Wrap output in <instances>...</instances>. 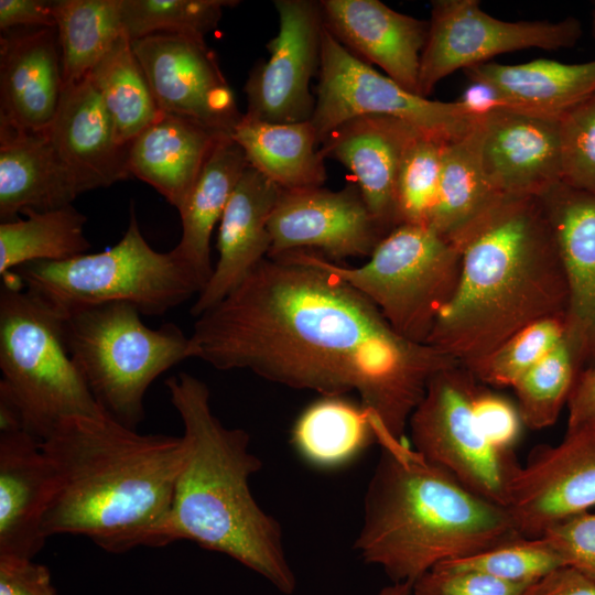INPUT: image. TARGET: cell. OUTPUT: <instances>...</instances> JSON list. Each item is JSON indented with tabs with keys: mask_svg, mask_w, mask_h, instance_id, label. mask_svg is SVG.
Instances as JSON below:
<instances>
[{
	"mask_svg": "<svg viewBox=\"0 0 595 595\" xmlns=\"http://www.w3.org/2000/svg\"><path fill=\"white\" fill-rule=\"evenodd\" d=\"M227 133L163 113L129 143L128 172L154 187L178 209L212 150Z\"/></svg>",
	"mask_w": 595,
	"mask_h": 595,
	"instance_id": "26",
	"label": "cell"
},
{
	"mask_svg": "<svg viewBox=\"0 0 595 595\" xmlns=\"http://www.w3.org/2000/svg\"><path fill=\"white\" fill-rule=\"evenodd\" d=\"M123 33L131 41L174 33L199 39L218 25L224 8L234 0H118Z\"/></svg>",
	"mask_w": 595,
	"mask_h": 595,
	"instance_id": "36",
	"label": "cell"
},
{
	"mask_svg": "<svg viewBox=\"0 0 595 595\" xmlns=\"http://www.w3.org/2000/svg\"><path fill=\"white\" fill-rule=\"evenodd\" d=\"M464 73L470 82L494 86L509 110L554 119L595 93V60L577 64L543 58L516 65L486 62Z\"/></svg>",
	"mask_w": 595,
	"mask_h": 595,
	"instance_id": "27",
	"label": "cell"
},
{
	"mask_svg": "<svg viewBox=\"0 0 595 595\" xmlns=\"http://www.w3.org/2000/svg\"><path fill=\"white\" fill-rule=\"evenodd\" d=\"M365 115L400 119L444 142L465 136L480 120L458 100H431L407 90L349 52L324 26L310 119L318 145L340 123Z\"/></svg>",
	"mask_w": 595,
	"mask_h": 595,
	"instance_id": "10",
	"label": "cell"
},
{
	"mask_svg": "<svg viewBox=\"0 0 595 595\" xmlns=\"http://www.w3.org/2000/svg\"><path fill=\"white\" fill-rule=\"evenodd\" d=\"M412 583H393L383 587L378 595H410L412 593Z\"/></svg>",
	"mask_w": 595,
	"mask_h": 595,
	"instance_id": "49",
	"label": "cell"
},
{
	"mask_svg": "<svg viewBox=\"0 0 595 595\" xmlns=\"http://www.w3.org/2000/svg\"><path fill=\"white\" fill-rule=\"evenodd\" d=\"M476 424L486 440L502 452H512L523 425L517 404L480 383L474 400Z\"/></svg>",
	"mask_w": 595,
	"mask_h": 595,
	"instance_id": "43",
	"label": "cell"
},
{
	"mask_svg": "<svg viewBox=\"0 0 595 595\" xmlns=\"http://www.w3.org/2000/svg\"><path fill=\"white\" fill-rule=\"evenodd\" d=\"M416 131L397 118L365 115L340 123L320 147L324 159H334L351 172L368 209L387 234L399 226L398 173Z\"/></svg>",
	"mask_w": 595,
	"mask_h": 595,
	"instance_id": "21",
	"label": "cell"
},
{
	"mask_svg": "<svg viewBox=\"0 0 595 595\" xmlns=\"http://www.w3.org/2000/svg\"><path fill=\"white\" fill-rule=\"evenodd\" d=\"M564 316L534 322L468 368L487 387L513 385L564 338Z\"/></svg>",
	"mask_w": 595,
	"mask_h": 595,
	"instance_id": "38",
	"label": "cell"
},
{
	"mask_svg": "<svg viewBox=\"0 0 595 595\" xmlns=\"http://www.w3.org/2000/svg\"><path fill=\"white\" fill-rule=\"evenodd\" d=\"M41 445L55 484L46 539L83 536L113 554L159 547L186 456L183 435L142 434L101 411L63 420Z\"/></svg>",
	"mask_w": 595,
	"mask_h": 595,
	"instance_id": "2",
	"label": "cell"
},
{
	"mask_svg": "<svg viewBox=\"0 0 595 595\" xmlns=\"http://www.w3.org/2000/svg\"><path fill=\"white\" fill-rule=\"evenodd\" d=\"M457 100L478 118L494 111L509 110L502 95L494 86L484 82H470Z\"/></svg>",
	"mask_w": 595,
	"mask_h": 595,
	"instance_id": "48",
	"label": "cell"
},
{
	"mask_svg": "<svg viewBox=\"0 0 595 595\" xmlns=\"http://www.w3.org/2000/svg\"><path fill=\"white\" fill-rule=\"evenodd\" d=\"M325 29L349 52L381 67L419 95L421 54L429 21L392 10L379 0H322Z\"/></svg>",
	"mask_w": 595,
	"mask_h": 595,
	"instance_id": "20",
	"label": "cell"
},
{
	"mask_svg": "<svg viewBox=\"0 0 595 595\" xmlns=\"http://www.w3.org/2000/svg\"><path fill=\"white\" fill-rule=\"evenodd\" d=\"M561 566L563 561L543 537H517L434 567L476 571L510 583L533 584Z\"/></svg>",
	"mask_w": 595,
	"mask_h": 595,
	"instance_id": "39",
	"label": "cell"
},
{
	"mask_svg": "<svg viewBox=\"0 0 595 595\" xmlns=\"http://www.w3.org/2000/svg\"><path fill=\"white\" fill-rule=\"evenodd\" d=\"M231 138L248 164L282 191L322 187L326 180L325 159L310 120L277 123L242 115Z\"/></svg>",
	"mask_w": 595,
	"mask_h": 595,
	"instance_id": "30",
	"label": "cell"
},
{
	"mask_svg": "<svg viewBox=\"0 0 595 595\" xmlns=\"http://www.w3.org/2000/svg\"><path fill=\"white\" fill-rule=\"evenodd\" d=\"M532 584L506 582L485 573L433 567L412 585L414 595H526Z\"/></svg>",
	"mask_w": 595,
	"mask_h": 595,
	"instance_id": "41",
	"label": "cell"
},
{
	"mask_svg": "<svg viewBox=\"0 0 595 595\" xmlns=\"http://www.w3.org/2000/svg\"><path fill=\"white\" fill-rule=\"evenodd\" d=\"M52 11L68 86L88 76L123 34L119 1L56 0Z\"/></svg>",
	"mask_w": 595,
	"mask_h": 595,
	"instance_id": "33",
	"label": "cell"
},
{
	"mask_svg": "<svg viewBox=\"0 0 595 595\" xmlns=\"http://www.w3.org/2000/svg\"><path fill=\"white\" fill-rule=\"evenodd\" d=\"M478 130L484 173L502 196L540 197L561 183L559 119L504 109Z\"/></svg>",
	"mask_w": 595,
	"mask_h": 595,
	"instance_id": "17",
	"label": "cell"
},
{
	"mask_svg": "<svg viewBox=\"0 0 595 595\" xmlns=\"http://www.w3.org/2000/svg\"><path fill=\"white\" fill-rule=\"evenodd\" d=\"M582 370L564 337L512 387L523 425L536 431L553 425Z\"/></svg>",
	"mask_w": 595,
	"mask_h": 595,
	"instance_id": "35",
	"label": "cell"
},
{
	"mask_svg": "<svg viewBox=\"0 0 595 595\" xmlns=\"http://www.w3.org/2000/svg\"><path fill=\"white\" fill-rule=\"evenodd\" d=\"M0 289V400L43 441L63 420L102 411L65 343L63 320L28 292L14 271Z\"/></svg>",
	"mask_w": 595,
	"mask_h": 595,
	"instance_id": "6",
	"label": "cell"
},
{
	"mask_svg": "<svg viewBox=\"0 0 595 595\" xmlns=\"http://www.w3.org/2000/svg\"><path fill=\"white\" fill-rule=\"evenodd\" d=\"M82 187L57 156L45 130L0 126V219L12 221L25 210L71 205Z\"/></svg>",
	"mask_w": 595,
	"mask_h": 595,
	"instance_id": "25",
	"label": "cell"
},
{
	"mask_svg": "<svg viewBox=\"0 0 595 595\" xmlns=\"http://www.w3.org/2000/svg\"><path fill=\"white\" fill-rule=\"evenodd\" d=\"M566 407V431L595 424V366L581 371Z\"/></svg>",
	"mask_w": 595,
	"mask_h": 595,
	"instance_id": "47",
	"label": "cell"
},
{
	"mask_svg": "<svg viewBox=\"0 0 595 595\" xmlns=\"http://www.w3.org/2000/svg\"><path fill=\"white\" fill-rule=\"evenodd\" d=\"M543 537L563 561L595 580V512L584 511L549 527Z\"/></svg>",
	"mask_w": 595,
	"mask_h": 595,
	"instance_id": "42",
	"label": "cell"
},
{
	"mask_svg": "<svg viewBox=\"0 0 595 595\" xmlns=\"http://www.w3.org/2000/svg\"><path fill=\"white\" fill-rule=\"evenodd\" d=\"M54 488L41 441L24 430L0 432V555L33 559L42 550Z\"/></svg>",
	"mask_w": 595,
	"mask_h": 595,
	"instance_id": "23",
	"label": "cell"
},
{
	"mask_svg": "<svg viewBox=\"0 0 595 595\" xmlns=\"http://www.w3.org/2000/svg\"><path fill=\"white\" fill-rule=\"evenodd\" d=\"M52 1L0 0L1 32L18 28H55Z\"/></svg>",
	"mask_w": 595,
	"mask_h": 595,
	"instance_id": "45",
	"label": "cell"
},
{
	"mask_svg": "<svg viewBox=\"0 0 595 595\" xmlns=\"http://www.w3.org/2000/svg\"><path fill=\"white\" fill-rule=\"evenodd\" d=\"M561 183L595 196V93L559 118Z\"/></svg>",
	"mask_w": 595,
	"mask_h": 595,
	"instance_id": "40",
	"label": "cell"
},
{
	"mask_svg": "<svg viewBox=\"0 0 595 595\" xmlns=\"http://www.w3.org/2000/svg\"><path fill=\"white\" fill-rule=\"evenodd\" d=\"M180 415L186 456L177 476L159 547L190 540L223 553L290 595L296 578L283 548L280 523L255 499L250 477L262 467L249 434L227 428L213 413L208 386L187 372L165 380Z\"/></svg>",
	"mask_w": 595,
	"mask_h": 595,
	"instance_id": "4",
	"label": "cell"
},
{
	"mask_svg": "<svg viewBox=\"0 0 595 595\" xmlns=\"http://www.w3.org/2000/svg\"><path fill=\"white\" fill-rule=\"evenodd\" d=\"M22 215L0 224L1 277L30 262L67 260L91 247L84 232L86 216L72 204Z\"/></svg>",
	"mask_w": 595,
	"mask_h": 595,
	"instance_id": "32",
	"label": "cell"
},
{
	"mask_svg": "<svg viewBox=\"0 0 595 595\" xmlns=\"http://www.w3.org/2000/svg\"><path fill=\"white\" fill-rule=\"evenodd\" d=\"M593 24H594V31H595V13H594Z\"/></svg>",
	"mask_w": 595,
	"mask_h": 595,
	"instance_id": "50",
	"label": "cell"
},
{
	"mask_svg": "<svg viewBox=\"0 0 595 595\" xmlns=\"http://www.w3.org/2000/svg\"><path fill=\"white\" fill-rule=\"evenodd\" d=\"M122 145L155 122L160 110L147 76L123 33L89 74Z\"/></svg>",
	"mask_w": 595,
	"mask_h": 595,
	"instance_id": "34",
	"label": "cell"
},
{
	"mask_svg": "<svg viewBox=\"0 0 595 595\" xmlns=\"http://www.w3.org/2000/svg\"><path fill=\"white\" fill-rule=\"evenodd\" d=\"M380 456L354 548L393 583H414L440 563L520 536L507 510L388 432L369 412Z\"/></svg>",
	"mask_w": 595,
	"mask_h": 595,
	"instance_id": "5",
	"label": "cell"
},
{
	"mask_svg": "<svg viewBox=\"0 0 595 595\" xmlns=\"http://www.w3.org/2000/svg\"><path fill=\"white\" fill-rule=\"evenodd\" d=\"M446 142L416 131L407 144L397 180L398 223L431 226Z\"/></svg>",
	"mask_w": 595,
	"mask_h": 595,
	"instance_id": "37",
	"label": "cell"
},
{
	"mask_svg": "<svg viewBox=\"0 0 595 595\" xmlns=\"http://www.w3.org/2000/svg\"><path fill=\"white\" fill-rule=\"evenodd\" d=\"M478 125L479 121L468 133L444 145L437 203L430 226L459 250L507 197L491 186L484 173Z\"/></svg>",
	"mask_w": 595,
	"mask_h": 595,
	"instance_id": "29",
	"label": "cell"
},
{
	"mask_svg": "<svg viewBox=\"0 0 595 595\" xmlns=\"http://www.w3.org/2000/svg\"><path fill=\"white\" fill-rule=\"evenodd\" d=\"M132 48L163 113L231 134L244 113L205 39L155 33Z\"/></svg>",
	"mask_w": 595,
	"mask_h": 595,
	"instance_id": "15",
	"label": "cell"
},
{
	"mask_svg": "<svg viewBox=\"0 0 595 595\" xmlns=\"http://www.w3.org/2000/svg\"><path fill=\"white\" fill-rule=\"evenodd\" d=\"M459 282L428 344L470 368L523 327L564 316L569 289L540 197H505L461 248Z\"/></svg>",
	"mask_w": 595,
	"mask_h": 595,
	"instance_id": "3",
	"label": "cell"
},
{
	"mask_svg": "<svg viewBox=\"0 0 595 595\" xmlns=\"http://www.w3.org/2000/svg\"><path fill=\"white\" fill-rule=\"evenodd\" d=\"M128 303H107L62 317L67 349L104 412L137 429L151 383L190 358L187 337L173 323L148 327Z\"/></svg>",
	"mask_w": 595,
	"mask_h": 595,
	"instance_id": "8",
	"label": "cell"
},
{
	"mask_svg": "<svg viewBox=\"0 0 595 595\" xmlns=\"http://www.w3.org/2000/svg\"><path fill=\"white\" fill-rule=\"evenodd\" d=\"M291 441L306 463L332 469L350 463L376 442V435L360 402L323 396L299 415Z\"/></svg>",
	"mask_w": 595,
	"mask_h": 595,
	"instance_id": "31",
	"label": "cell"
},
{
	"mask_svg": "<svg viewBox=\"0 0 595 595\" xmlns=\"http://www.w3.org/2000/svg\"><path fill=\"white\" fill-rule=\"evenodd\" d=\"M268 229V257L311 250L337 263L350 257H370L388 235L353 183L338 191L323 186L282 191Z\"/></svg>",
	"mask_w": 595,
	"mask_h": 595,
	"instance_id": "16",
	"label": "cell"
},
{
	"mask_svg": "<svg viewBox=\"0 0 595 595\" xmlns=\"http://www.w3.org/2000/svg\"><path fill=\"white\" fill-rule=\"evenodd\" d=\"M278 34L269 57L251 71L245 117L277 123L307 121L315 108L312 77L320 72L324 24L318 1L275 0Z\"/></svg>",
	"mask_w": 595,
	"mask_h": 595,
	"instance_id": "14",
	"label": "cell"
},
{
	"mask_svg": "<svg viewBox=\"0 0 595 595\" xmlns=\"http://www.w3.org/2000/svg\"><path fill=\"white\" fill-rule=\"evenodd\" d=\"M526 595H595V580L564 565L533 583Z\"/></svg>",
	"mask_w": 595,
	"mask_h": 595,
	"instance_id": "46",
	"label": "cell"
},
{
	"mask_svg": "<svg viewBox=\"0 0 595 595\" xmlns=\"http://www.w3.org/2000/svg\"><path fill=\"white\" fill-rule=\"evenodd\" d=\"M64 89L55 28H18L0 36V126L40 132L53 122Z\"/></svg>",
	"mask_w": 595,
	"mask_h": 595,
	"instance_id": "19",
	"label": "cell"
},
{
	"mask_svg": "<svg viewBox=\"0 0 595 595\" xmlns=\"http://www.w3.org/2000/svg\"><path fill=\"white\" fill-rule=\"evenodd\" d=\"M565 270L564 337L582 368L595 366V196L562 183L540 196Z\"/></svg>",
	"mask_w": 595,
	"mask_h": 595,
	"instance_id": "18",
	"label": "cell"
},
{
	"mask_svg": "<svg viewBox=\"0 0 595 595\" xmlns=\"http://www.w3.org/2000/svg\"><path fill=\"white\" fill-rule=\"evenodd\" d=\"M188 356L322 396L356 391L397 439L432 377L461 364L399 335L368 298L334 273L282 257L264 258L197 317Z\"/></svg>",
	"mask_w": 595,
	"mask_h": 595,
	"instance_id": "1",
	"label": "cell"
},
{
	"mask_svg": "<svg viewBox=\"0 0 595 595\" xmlns=\"http://www.w3.org/2000/svg\"><path fill=\"white\" fill-rule=\"evenodd\" d=\"M248 166L242 149L230 133L224 134L177 209L182 234L172 250L204 285L214 270L210 261V237L214 227L220 221L227 203Z\"/></svg>",
	"mask_w": 595,
	"mask_h": 595,
	"instance_id": "28",
	"label": "cell"
},
{
	"mask_svg": "<svg viewBox=\"0 0 595 595\" xmlns=\"http://www.w3.org/2000/svg\"><path fill=\"white\" fill-rule=\"evenodd\" d=\"M0 595H58L50 570L33 559L0 555Z\"/></svg>",
	"mask_w": 595,
	"mask_h": 595,
	"instance_id": "44",
	"label": "cell"
},
{
	"mask_svg": "<svg viewBox=\"0 0 595 595\" xmlns=\"http://www.w3.org/2000/svg\"><path fill=\"white\" fill-rule=\"evenodd\" d=\"M282 190L250 165L239 178L219 221L218 261L192 305L198 317L229 294L271 249L270 216Z\"/></svg>",
	"mask_w": 595,
	"mask_h": 595,
	"instance_id": "24",
	"label": "cell"
},
{
	"mask_svg": "<svg viewBox=\"0 0 595 595\" xmlns=\"http://www.w3.org/2000/svg\"><path fill=\"white\" fill-rule=\"evenodd\" d=\"M595 507V424L566 431L511 467L504 508L517 532L540 537L549 527Z\"/></svg>",
	"mask_w": 595,
	"mask_h": 595,
	"instance_id": "13",
	"label": "cell"
},
{
	"mask_svg": "<svg viewBox=\"0 0 595 595\" xmlns=\"http://www.w3.org/2000/svg\"><path fill=\"white\" fill-rule=\"evenodd\" d=\"M275 257L334 273L368 298L399 335L421 344H428L441 311L454 296L462 269V252L456 246L430 226L411 224L392 229L367 263L357 268L311 250Z\"/></svg>",
	"mask_w": 595,
	"mask_h": 595,
	"instance_id": "9",
	"label": "cell"
},
{
	"mask_svg": "<svg viewBox=\"0 0 595 595\" xmlns=\"http://www.w3.org/2000/svg\"><path fill=\"white\" fill-rule=\"evenodd\" d=\"M482 382L464 365L430 380L408 426L414 450L480 497L504 507L512 452L493 446L478 429L473 400Z\"/></svg>",
	"mask_w": 595,
	"mask_h": 595,
	"instance_id": "11",
	"label": "cell"
},
{
	"mask_svg": "<svg viewBox=\"0 0 595 595\" xmlns=\"http://www.w3.org/2000/svg\"><path fill=\"white\" fill-rule=\"evenodd\" d=\"M581 34V23L572 17L556 22H512L489 15L477 0H434L420 61L419 95L428 98L443 78L496 55L569 48Z\"/></svg>",
	"mask_w": 595,
	"mask_h": 595,
	"instance_id": "12",
	"label": "cell"
},
{
	"mask_svg": "<svg viewBox=\"0 0 595 595\" xmlns=\"http://www.w3.org/2000/svg\"><path fill=\"white\" fill-rule=\"evenodd\" d=\"M57 156L83 192L130 177L122 145L101 96L88 75L64 86L56 116L45 130Z\"/></svg>",
	"mask_w": 595,
	"mask_h": 595,
	"instance_id": "22",
	"label": "cell"
},
{
	"mask_svg": "<svg viewBox=\"0 0 595 595\" xmlns=\"http://www.w3.org/2000/svg\"><path fill=\"white\" fill-rule=\"evenodd\" d=\"M13 271L28 292L61 317L107 303H128L142 315L161 316L205 286L173 250L160 252L149 245L132 207L127 230L111 248Z\"/></svg>",
	"mask_w": 595,
	"mask_h": 595,
	"instance_id": "7",
	"label": "cell"
}]
</instances>
